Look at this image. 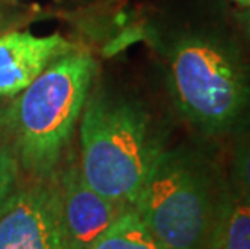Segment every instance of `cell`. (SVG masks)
Instances as JSON below:
<instances>
[{
  "instance_id": "4fadbf2b",
  "label": "cell",
  "mask_w": 250,
  "mask_h": 249,
  "mask_svg": "<svg viewBox=\"0 0 250 249\" xmlns=\"http://www.w3.org/2000/svg\"><path fill=\"white\" fill-rule=\"evenodd\" d=\"M5 126H7V107L0 105V135L5 131Z\"/></svg>"
},
{
  "instance_id": "8992f818",
  "label": "cell",
  "mask_w": 250,
  "mask_h": 249,
  "mask_svg": "<svg viewBox=\"0 0 250 249\" xmlns=\"http://www.w3.org/2000/svg\"><path fill=\"white\" fill-rule=\"evenodd\" d=\"M57 188L62 249H90L121 212L129 207L95 193L83 178L79 163H71L62 172Z\"/></svg>"
},
{
  "instance_id": "7a4b0ae2",
  "label": "cell",
  "mask_w": 250,
  "mask_h": 249,
  "mask_svg": "<svg viewBox=\"0 0 250 249\" xmlns=\"http://www.w3.org/2000/svg\"><path fill=\"white\" fill-rule=\"evenodd\" d=\"M83 178L95 193L134 205L165 149L141 104L95 91L81 113Z\"/></svg>"
},
{
  "instance_id": "30bf717a",
  "label": "cell",
  "mask_w": 250,
  "mask_h": 249,
  "mask_svg": "<svg viewBox=\"0 0 250 249\" xmlns=\"http://www.w3.org/2000/svg\"><path fill=\"white\" fill-rule=\"evenodd\" d=\"M229 184L250 201V130L241 135L234 147Z\"/></svg>"
},
{
  "instance_id": "5b68a950",
  "label": "cell",
  "mask_w": 250,
  "mask_h": 249,
  "mask_svg": "<svg viewBox=\"0 0 250 249\" xmlns=\"http://www.w3.org/2000/svg\"><path fill=\"white\" fill-rule=\"evenodd\" d=\"M0 249H62L57 181L36 178L0 205Z\"/></svg>"
},
{
  "instance_id": "7c38bea8",
  "label": "cell",
  "mask_w": 250,
  "mask_h": 249,
  "mask_svg": "<svg viewBox=\"0 0 250 249\" xmlns=\"http://www.w3.org/2000/svg\"><path fill=\"white\" fill-rule=\"evenodd\" d=\"M234 18H236V23L239 26V29L242 31L244 38L250 42V7L237 10L234 13Z\"/></svg>"
},
{
  "instance_id": "9c48e42d",
  "label": "cell",
  "mask_w": 250,
  "mask_h": 249,
  "mask_svg": "<svg viewBox=\"0 0 250 249\" xmlns=\"http://www.w3.org/2000/svg\"><path fill=\"white\" fill-rule=\"evenodd\" d=\"M90 249H165L132 205L126 207Z\"/></svg>"
},
{
  "instance_id": "5bb4252c",
  "label": "cell",
  "mask_w": 250,
  "mask_h": 249,
  "mask_svg": "<svg viewBox=\"0 0 250 249\" xmlns=\"http://www.w3.org/2000/svg\"><path fill=\"white\" fill-rule=\"evenodd\" d=\"M231 2L237 3L241 8H247V7H250V0H231Z\"/></svg>"
},
{
  "instance_id": "ba28073f",
  "label": "cell",
  "mask_w": 250,
  "mask_h": 249,
  "mask_svg": "<svg viewBox=\"0 0 250 249\" xmlns=\"http://www.w3.org/2000/svg\"><path fill=\"white\" fill-rule=\"evenodd\" d=\"M208 249H250V201L231 184L223 199Z\"/></svg>"
},
{
  "instance_id": "52a82bcc",
  "label": "cell",
  "mask_w": 250,
  "mask_h": 249,
  "mask_svg": "<svg viewBox=\"0 0 250 249\" xmlns=\"http://www.w3.org/2000/svg\"><path fill=\"white\" fill-rule=\"evenodd\" d=\"M74 45L58 34L37 36L13 31L0 36V97H15Z\"/></svg>"
},
{
  "instance_id": "3957f363",
  "label": "cell",
  "mask_w": 250,
  "mask_h": 249,
  "mask_svg": "<svg viewBox=\"0 0 250 249\" xmlns=\"http://www.w3.org/2000/svg\"><path fill=\"white\" fill-rule=\"evenodd\" d=\"M94 58L70 52L45 68L7 107L18 163L34 178H50L81 118L95 73Z\"/></svg>"
},
{
  "instance_id": "277c9868",
  "label": "cell",
  "mask_w": 250,
  "mask_h": 249,
  "mask_svg": "<svg viewBox=\"0 0 250 249\" xmlns=\"http://www.w3.org/2000/svg\"><path fill=\"white\" fill-rule=\"evenodd\" d=\"M228 188L200 154L163 149L132 207L165 249H208Z\"/></svg>"
},
{
  "instance_id": "6da1fadb",
  "label": "cell",
  "mask_w": 250,
  "mask_h": 249,
  "mask_svg": "<svg viewBox=\"0 0 250 249\" xmlns=\"http://www.w3.org/2000/svg\"><path fill=\"white\" fill-rule=\"evenodd\" d=\"M165 57L169 96L192 128L213 137L250 130V65L229 38L183 33Z\"/></svg>"
},
{
  "instance_id": "8fae6325",
  "label": "cell",
  "mask_w": 250,
  "mask_h": 249,
  "mask_svg": "<svg viewBox=\"0 0 250 249\" xmlns=\"http://www.w3.org/2000/svg\"><path fill=\"white\" fill-rule=\"evenodd\" d=\"M18 175L20 163L13 147L0 142V205L18 188Z\"/></svg>"
},
{
  "instance_id": "9a60e30c",
  "label": "cell",
  "mask_w": 250,
  "mask_h": 249,
  "mask_svg": "<svg viewBox=\"0 0 250 249\" xmlns=\"http://www.w3.org/2000/svg\"><path fill=\"white\" fill-rule=\"evenodd\" d=\"M3 28V20H2V17H0V29Z\"/></svg>"
}]
</instances>
